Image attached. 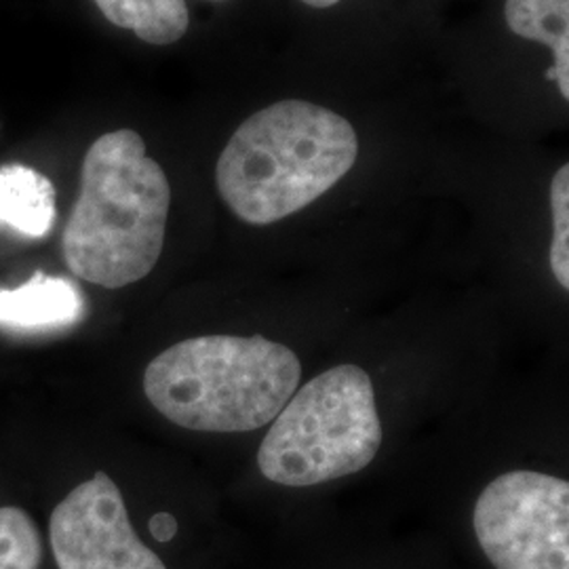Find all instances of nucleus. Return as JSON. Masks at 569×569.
Returning <instances> with one entry per match:
<instances>
[{"label": "nucleus", "mask_w": 569, "mask_h": 569, "mask_svg": "<svg viewBox=\"0 0 569 569\" xmlns=\"http://www.w3.org/2000/svg\"><path fill=\"white\" fill-rule=\"evenodd\" d=\"M171 186L131 129L106 133L84 154L81 192L61 237L74 277L106 289L138 283L164 247Z\"/></svg>", "instance_id": "nucleus-1"}, {"label": "nucleus", "mask_w": 569, "mask_h": 569, "mask_svg": "<svg viewBox=\"0 0 569 569\" xmlns=\"http://www.w3.org/2000/svg\"><path fill=\"white\" fill-rule=\"evenodd\" d=\"M357 157V131L345 117L317 103L283 100L234 131L216 180L220 197L243 222L268 226L323 197Z\"/></svg>", "instance_id": "nucleus-2"}, {"label": "nucleus", "mask_w": 569, "mask_h": 569, "mask_svg": "<svg viewBox=\"0 0 569 569\" xmlns=\"http://www.w3.org/2000/svg\"><path fill=\"white\" fill-rule=\"evenodd\" d=\"M300 378L298 355L264 336H201L157 355L143 371V392L178 427L249 432L279 416Z\"/></svg>", "instance_id": "nucleus-3"}, {"label": "nucleus", "mask_w": 569, "mask_h": 569, "mask_svg": "<svg viewBox=\"0 0 569 569\" xmlns=\"http://www.w3.org/2000/svg\"><path fill=\"white\" fill-rule=\"evenodd\" d=\"M258 449L268 481L310 488L359 472L382 446V425L366 369L338 366L293 392Z\"/></svg>", "instance_id": "nucleus-4"}, {"label": "nucleus", "mask_w": 569, "mask_h": 569, "mask_svg": "<svg viewBox=\"0 0 569 569\" xmlns=\"http://www.w3.org/2000/svg\"><path fill=\"white\" fill-rule=\"evenodd\" d=\"M472 526L496 569H569V483L512 470L477 498Z\"/></svg>", "instance_id": "nucleus-5"}, {"label": "nucleus", "mask_w": 569, "mask_h": 569, "mask_svg": "<svg viewBox=\"0 0 569 569\" xmlns=\"http://www.w3.org/2000/svg\"><path fill=\"white\" fill-rule=\"evenodd\" d=\"M49 538L60 569H167L138 538L121 489L106 472H96L53 509Z\"/></svg>", "instance_id": "nucleus-6"}, {"label": "nucleus", "mask_w": 569, "mask_h": 569, "mask_svg": "<svg viewBox=\"0 0 569 569\" xmlns=\"http://www.w3.org/2000/svg\"><path fill=\"white\" fill-rule=\"evenodd\" d=\"M81 289L68 279L37 272L16 287L0 289V326L53 329L79 323L84 317Z\"/></svg>", "instance_id": "nucleus-7"}, {"label": "nucleus", "mask_w": 569, "mask_h": 569, "mask_svg": "<svg viewBox=\"0 0 569 569\" xmlns=\"http://www.w3.org/2000/svg\"><path fill=\"white\" fill-rule=\"evenodd\" d=\"M56 218V186L47 176L26 164L0 167V224L42 239L53 230Z\"/></svg>", "instance_id": "nucleus-8"}, {"label": "nucleus", "mask_w": 569, "mask_h": 569, "mask_svg": "<svg viewBox=\"0 0 569 569\" xmlns=\"http://www.w3.org/2000/svg\"><path fill=\"white\" fill-rule=\"evenodd\" d=\"M507 23L521 39L549 44L555 53V82L569 98V0H507Z\"/></svg>", "instance_id": "nucleus-9"}, {"label": "nucleus", "mask_w": 569, "mask_h": 569, "mask_svg": "<svg viewBox=\"0 0 569 569\" xmlns=\"http://www.w3.org/2000/svg\"><path fill=\"white\" fill-rule=\"evenodd\" d=\"M103 18L136 32L148 44H171L186 34L190 16L186 0H96Z\"/></svg>", "instance_id": "nucleus-10"}, {"label": "nucleus", "mask_w": 569, "mask_h": 569, "mask_svg": "<svg viewBox=\"0 0 569 569\" xmlns=\"http://www.w3.org/2000/svg\"><path fill=\"white\" fill-rule=\"evenodd\" d=\"M42 542L34 519L20 507H0V569H39Z\"/></svg>", "instance_id": "nucleus-11"}, {"label": "nucleus", "mask_w": 569, "mask_h": 569, "mask_svg": "<svg viewBox=\"0 0 569 569\" xmlns=\"http://www.w3.org/2000/svg\"><path fill=\"white\" fill-rule=\"evenodd\" d=\"M550 209H552V243H550V268L566 291L569 289V167L563 164L550 183Z\"/></svg>", "instance_id": "nucleus-12"}, {"label": "nucleus", "mask_w": 569, "mask_h": 569, "mask_svg": "<svg viewBox=\"0 0 569 569\" xmlns=\"http://www.w3.org/2000/svg\"><path fill=\"white\" fill-rule=\"evenodd\" d=\"M150 533L157 542H171L178 533V519L169 512H157L150 517Z\"/></svg>", "instance_id": "nucleus-13"}, {"label": "nucleus", "mask_w": 569, "mask_h": 569, "mask_svg": "<svg viewBox=\"0 0 569 569\" xmlns=\"http://www.w3.org/2000/svg\"><path fill=\"white\" fill-rule=\"evenodd\" d=\"M302 2H306L308 7H315V9H329L342 0H302Z\"/></svg>", "instance_id": "nucleus-14"}]
</instances>
